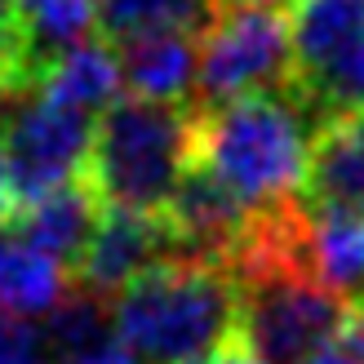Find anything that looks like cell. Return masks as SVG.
<instances>
[{
  "instance_id": "cell-1",
  "label": "cell",
  "mask_w": 364,
  "mask_h": 364,
  "mask_svg": "<svg viewBox=\"0 0 364 364\" xmlns=\"http://www.w3.org/2000/svg\"><path fill=\"white\" fill-rule=\"evenodd\" d=\"M316 129L289 89L191 107V165L218 178L249 213H267L298 200Z\"/></svg>"
},
{
  "instance_id": "cell-2",
  "label": "cell",
  "mask_w": 364,
  "mask_h": 364,
  "mask_svg": "<svg viewBox=\"0 0 364 364\" xmlns=\"http://www.w3.org/2000/svg\"><path fill=\"white\" fill-rule=\"evenodd\" d=\"M116 342L142 364H191L240 333L235 276L223 262L173 258L112 298Z\"/></svg>"
},
{
  "instance_id": "cell-3",
  "label": "cell",
  "mask_w": 364,
  "mask_h": 364,
  "mask_svg": "<svg viewBox=\"0 0 364 364\" xmlns=\"http://www.w3.org/2000/svg\"><path fill=\"white\" fill-rule=\"evenodd\" d=\"M191 169V107L124 94L94 120L85 187L102 209L165 213Z\"/></svg>"
},
{
  "instance_id": "cell-4",
  "label": "cell",
  "mask_w": 364,
  "mask_h": 364,
  "mask_svg": "<svg viewBox=\"0 0 364 364\" xmlns=\"http://www.w3.org/2000/svg\"><path fill=\"white\" fill-rule=\"evenodd\" d=\"M294 94L316 124L364 112V0H294Z\"/></svg>"
},
{
  "instance_id": "cell-5",
  "label": "cell",
  "mask_w": 364,
  "mask_h": 364,
  "mask_svg": "<svg viewBox=\"0 0 364 364\" xmlns=\"http://www.w3.org/2000/svg\"><path fill=\"white\" fill-rule=\"evenodd\" d=\"M294 80L289 14L262 5H218L200 31L196 107H223L249 94H276Z\"/></svg>"
},
{
  "instance_id": "cell-6",
  "label": "cell",
  "mask_w": 364,
  "mask_h": 364,
  "mask_svg": "<svg viewBox=\"0 0 364 364\" xmlns=\"http://www.w3.org/2000/svg\"><path fill=\"white\" fill-rule=\"evenodd\" d=\"M94 120L98 116H89L71 102L45 98V94L18 98L9 107L5 124H0V151H5L14 213L71 187L85 173Z\"/></svg>"
},
{
  "instance_id": "cell-7",
  "label": "cell",
  "mask_w": 364,
  "mask_h": 364,
  "mask_svg": "<svg viewBox=\"0 0 364 364\" xmlns=\"http://www.w3.org/2000/svg\"><path fill=\"white\" fill-rule=\"evenodd\" d=\"M173 258H187V253H182L165 213L102 209L94 235H89V249H85V258H80L71 280H76V289L107 302L129 280H138L142 271H151L160 262H173Z\"/></svg>"
},
{
  "instance_id": "cell-8",
  "label": "cell",
  "mask_w": 364,
  "mask_h": 364,
  "mask_svg": "<svg viewBox=\"0 0 364 364\" xmlns=\"http://www.w3.org/2000/svg\"><path fill=\"white\" fill-rule=\"evenodd\" d=\"M94 0H14V49H9V89L31 98L45 76L76 45L94 41Z\"/></svg>"
},
{
  "instance_id": "cell-9",
  "label": "cell",
  "mask_w": 364,
  "mask_h": 364,
  "mask_svg": "<svg viewBox=\"0 0 364 364\" xmlns=\"http://www.w3.org/2000/svg\"><path fill=\"white\" fill-rule=\"evenodd\" d=\"M165 218L178 235V245L187 258L200 262H223L231 267V258L240 253L245 235L253 227V213L235 200L218 178H209L205 169H187L178 182V191L169 196Z\"/></svg>"
},
{
  "instance_id": "cell-10",
  "label": "cell",
  "mask_w": 364,
  "mask_h": 364,
  "mask_svg": "<svg viewBox=\"0 0 364 364\" xmlns=\"http://www.w3.org/2000/svg\"><path fill=\"white\" fill-rule=\"evenodd\" d=\"M98 213H102V205L85 187V178H76L71 187L36 200L31 209L9 213L5 235L36 249V253H45V258H53L58 267H67V276H76V267L89 249V235L98 227Z\"/></svg>"
},
{
  "instance_id": "cell-11",
  "label": "cell",
  "mask_w": 364,
  "mask_h": 364,
  "mask_svg": "<svg viewBox=\"0 0 364 364\" xmlns=\"http://www.w3.org/2000/svg\"><path fill=\"white\" fill-rule=\"evenodd\" d=\"M302 209H364V112L324 120L311 138Z\"/></svg>"
},
{
  "instance_id": "cell-12",
  "label": "cell",
  "mask_w": 364,
  "mask_h": 364,
  "mask_svg": "<svg viewBox=\"0 0 364 364\" xmlns=\"http://www.w3.org/2000/svg\"><path fill=\"white\" fill-rule=\"evenodd\" d=\"M302 262L347 306L364 302V209H302Z\"/></svg>"
},
{
  "instance_id": "cell-13",
  "label": "cell",
  "mask_w": 364,
  "mask_h": 364,
  "mask_svg": "<svg viewBox=\"0 0 364 364\" xmlns=\"http://www.w3.org/2000/svg\"><path fill=\"white\" fill-rule=\"evenodd\" d=\"M116 58H120V80L129 85L134 98L187 107V98L196 94L200 36H187V31L142 36V41L116 45Z\"/></svg>"
},
{
  "instance_id": "cell-14",
  "label": "cell",
  "mask_w": 364,
  "mask_h": 364,
  "mask_svg": "<svg viewBox=\"0 0 364 364\" xmlns=\"http://www.w3.org/2000/svg\"><path fill=\"white\" fill-rule=\"evenodd\" d=\"M218 14V0H94V18L107 45H129L160 31L200 36Z\"/></svg>"
},
{
  "instance_id": "cell-15",
  "label": "cell",
  "mask_w": 364,
  "mask_h": 364,
  "mask_svg": "<svg viewBox=\"0 0 364 364\" xmlns=\"http://www.w3.org/2000/svg\"><path fill=\"white\" fill-rule=\"evenodd\" d=\"M120 85L124 80H120L116 49L107 45L102 36H94V41H85V45L71 49L67 58L45 76V85L36 89V94L71 102V107H80V112H89V116H102L107 107L120 98Z\"/></svg>"
},
{
  "instance_id": "cell-16",
  "label": "cell",
  "mask_w": 364,
  "mask_h": 364,
  "mask_svg": "<svg viewBox=\"0 0 364 364\" xmlns=\"http://www.w3.org/2000/svg\"><path fill=\"white\" fill-rule=\"evenodd\" d=\"M67 294H71L67 267L9 240L5 258H0V316H14V320L49 316Z\"/></svg>"
},
{
  "instance_id": "cell-17",
  "label": "cell",
  "mask_w": 364,
  "mask_h": 364,
  "mask_svg": "<svg viewBox=\"0 0 364 364\" xmlns=\"http://www.w3.org/2000/svg\"><path fill=\"white\" fill-rule=\"evenodd\" d=\"M45 342H49V355L53 364H67L76 355H89L107 347V342H116V329H112V306L102 298L85 294H67L53 311L45 316Z\"/></svg>"
},
{
  "instance_id": "cell-18",
  "label": "cell",
  "mask_w": 364,
  "mask_h": 364,
  "mask_svg": "<svg viewBox=\"0 0 364 364\" xmlns=\"http://www.w3.org/2000/svg\"><path fill=\"white\" fill-rule=\"evenodd\" d=\"M0 364H53L41 324L0 316Z\"/></svg>"
},
{
  "instance_id": "cell-19",
  "label": "cell",
  "mask_w": 364,
  "mask_h": 364,
  "mask_svg": "<svg viewBox=\"0 0 364 364\" xmlns=\"http://www.w3.org/2000/svg\"><path fill=\"white\" fill-rule=\"evenodd\" d=\"M191 364H262L258 355L249 351V342L235 333L231 342H223V347H213L209 355H200V360H191Z\"/></svg>"
},
{
  "instance_id": "cell-20",
  "label": "cell",
  "mask_w": 364,
  "mask_h": 364,
  "mask_svg": "<svg viewBox=\"0 0 364 364\" xmlns=\"http://www.w3.org/2000/svg\"><path fill=\"white\" fill-rule=\"evenodd\" d=\"M67 364H142V360L129 355V351L120 347V342H107V347L89 351V355H76V360H67Z\"/></svg>"
},
{
  "instance_id": "cell-21",
  "label": "cell",
  "mask_w": 364,
  "mask_h": 364,
  "mask_svg": "<svg viewBox=\"0 0 364 364\" xmlns=\"http://www.w3.org/2000/svg\"><path fill=\"white\" fill-rule=\"evenodd\" d=\"M342 338H347V351L355 360H364V302L351 306V316H347V329H342Z\"/></svg>"
},
{
  "instance_id": "cell-22",
  "label": "cell",
  "mask_w": 364,
  "mask_h": 364,
  "mask_svg": "<svg viewBox=\"0 0 364 364\" xmlns=\"http://www.w3.org/2000/svg\"><path fill=\"white\" fill-rule=\"evenodd\" d=\"M14 213V196H9V173H5V151H0V227Z\"/></svg>"
},
{
  "instance_id": "cell-23",
  "label": "cell",
  "mask_w": 364,
  "mask_h": 364,
  "mask_svg": "<svg viewBox=\"0 0 364 364\" xmlns=\"http://www.w3.org/2000/svg\"><path fill=\"white\" fill-rule=\"evenodd\" d=\"M218 5H262V9H294V0H218Z\"/></svg>"
}]
</instances>
